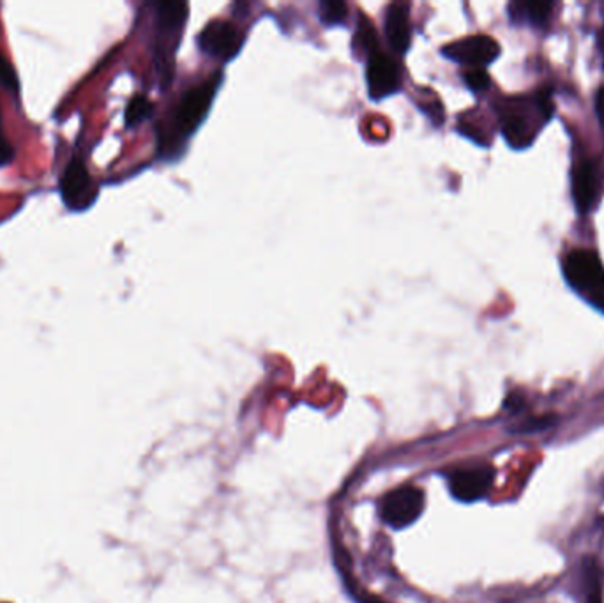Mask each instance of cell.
<instances>
[{"label": "cell", "instance_id": "3", "mask_svg": "<svg viewBox=\"0 0 604 603\" xmlns=\"http://www.w3.org/2000/svg\"><path fill=\"white\" fill-rule=\"evenodd\" d=\"M219 82H221V77H214L209 82L200 84L184 94L175 112L173 138L178 140L196 131V128L207 117V112L212 105V99L216 96Z\"/></svg>", "mask_w": 604, "mask_h": 603}, {"label": "cell", "instance_id": "22", "mask_svg": "<svg viewBox=\"0 0 604 603\" xmlns=\"http://www.w3.org/2000/svg\"><path fill=\"white\" fill-rule=\"evenodd\" d=\"M596 112H598V115L604 124V87H601L596 94Z\"/></svg>", "mask_w": 604, "mask_h": 603}, {"label": "cell", "instance_id": "24", "mask_svg": "<svg viewBox=\"0 0 604 603\" xmlns=\"http://www.w3.org/2000/svg\"><path fill=\"white\" fill-rule=\"evenodd\" d=\"M596 43H598V50H600V54H601V59H603V66H604V27H601V29L598 30V36H596Z\"/></svg>", "mask_w": 604, "mask_h": 603}, {"label": "cell", "instance_id": "11", "mask_svg": "<svg viewBox=\"0 0 604 603\" xmlns=\"http://www.w3.org/2000/svg\"><path fill=\"white\" fill-rule=\"evenodd\" d=\"M598 163L594 160L580 162L573 171V198L576 209L585 214L598 197Z\"/></svg>", "mask_w": 604, "mask_h": 603}, {"label": "cell", "instance_id": "12", "mask_svg": "<svg viewBox=\"0 0 604 603\" xmlns=\"http://www.w3.org/2000/svg\"><path fill=\"white\" fill-rule=\"evenodd\" d=\"M385 36L389 46L403 55L410 46V20H409V5L401 2H394L387 7L385 13Z\"/></svg>", "mask_w": 604, "mask_h": 603}, {"label": "cell", "instance_id": "21", "mask_svg": "<svg viewBox=\"0 0 604 603\" xmlns=\"http://www.w3.org/2000/svg\"><path fill=\"white\" fill-rule=\"evenodd\" d=\"M523 404H525V400H523V395L521 393H511L508 398H506V409H509L511 413H518V411H521L523 409Z\"/></svg>", "mask_w": 604, "mask_h": 603}, {"label": "cell", "instance_id": "10", "mask_svg": "<svg viewBox=\"0 0 604 603\" xmlns=\"http://www.w3.org/2000/svg\"><path fill=\"white\" fill-rule=\"evenodd\" d=\"M366 82H368L369 97L375 101H380L384 97L396 94L401 88V75H400L398 64L391 57L380 52L375 54L368 61Z\"/></svg>", "mask_w": 604, "mask_h": 603}, {"label": "cell", "instance_id": "13", "mask_svg": "<svg viewBox=\"0 0 604 603\" xmlns=\"http://www.w3.org/2000/svg\"><path fill=\"white\" fill-rule=\"evenodd\" d=\"M553 2H542V0H517L511 2L508 11L509 18L515 23H528V25H546L551 11H553Z\"/></svg>", "mask_w": 604, "mask_h": 603}, {"label": "cell", "instance_id": "15", "mask_svg": "<svg viewBox=\"0 0 604 603\" xmlns=\"http://www.w3.org/2000/svg\"><path fill=\"white\" fill-rule=\"evenodd\" d=\"M153 110H154V105L145 96H135L126 108L128 128H135L140 122L147 121L153 115Z\"/></svg>", "mask_w": 604, "mask_h": 603}, {"label": "cell", "instance_id": "17", "mask_svg": "<svg viewBox=\"0 0 604 603\" xmlns=\"http://www.w3.org/2000/svg\"><path fill=\"white\" fill-rule=\"evenodd\" d=\"M557 422V416L553 415H544V416H535L521 422L518 425L511 427L513 433H532V431H541L548 427H551Z\"/></svg>", "mask_w": 604, "mask_h": 603}, {"label": "cell", "instance_id": "19", "mask_svg": "<svg viewBox=\"0 0 604 603\" xmlns=\"http://www.w3.org/2000/svg\"><path fill=\"white\" fill-rule=\"evenodd\" d=\"M0 84L5 87L7 90H12V92H18L20 88V82H18V77L12 70V66L0 55Z\"/></svg>", "mask_w": 604, "mask_h": 603}, {"label": "cell", "instance_id": "7", "mask_svg": "<svg viewBox=\"0 0 604 603\" xmlns=\"http://www.w3.org/2000/svg\"><path fill=\"white\" fill-rule=\"evenodd\" d=\"M442 55L454 63L472 66V70L484 68L497 61L501 55V45L490 36L476 34L449 43L442 48Z\"/></svg>", "mask_w": 604, "mask_h": 603}, {"label": "cell", "instance_id": "14", "mask_svg": "<svg viewBox=\"0 0 604 603\" xmlns=\"http://www.w3.org/2000/svg\"><path fill=\"white\" fill-rule=\"evenodd\" d=\"M352 50L355 59H371L375 54H378V36L373 27V23L366 18L360 16L353 39H352Z\"/></svg>", "mask_w": 604, "mask_h": 603}, {"label": "cell", "instance_id": "23", "mask_svg": "<svg viewBox=\"0 0 604 603\" xmlns=\"http://www.w3.org/2000/svg\"><path fill=\"white\" fill-rule=\"evenodd\" d=\"M587 603H603V595H601V591H600V584H598V582H596L594 590L591 591V595H589V602Z\"/></svg>", "mask_w": 604, "mask_h": 603}, {"label": "cell", "instance_id": "8", "mask_svg": "<svg viewBox=\"0 0 604 603\" xmlns=\"http://www.w3.org/2000/svg\"><path fill=\"white\" fill-rule=\"evenodd\" d=\"M198 46L214 59L232 61L243 48V34L228 21L214 20L200 32Z\"/></svg>", "mask_w": 604, "mask_h": 603}, {"label": "cell", "instance_id": "6", "mask_svg": "<svg viewBox=\"0 0 604 603\" xmlns=\"http://www.w3.org/2000/svg\"><path fill=\"white\" fill-rule=\"evenodd\" d=\"M425 494L418 487H400L389 492L380 507L382 518L394 529H403L421 517Z\"/></svg>", "mask_w": 604, "mask_h": 603}, {"label": "cell", "instance_id": "16", "mask_svg": "<svg viewBox=\"0 0 604 603\" xmlns=\"http://www.w3.org/2000/svg\"><path fill=\"white\" fill-rule=\"evenodd\" d=\"M319 16H320L322 23L327 25V27L342 25V23H345L346 18H348V5L345 2H340V0L320 2Z\"/></svg>", "mask_w": 604, "mask_h": 603}, {"label": "cell", "instance_id": "1", "mask_svg": "<svg viewBox=\"0 0 604 603\" xmlns=\"http://www.w3.org/2000/svg\"><path fill=\"white\" fill-rule=\"evenodd\" d=\"M504 138L509 146L521 149L532 144L539 128L553 115L550 90H541L534 97L506 99L499 110Z\"/></svg>", "mask_w": 604, "mask_h": 603}, {"label": "cell", "instance_id": "2", "mask_svg": "<svg viewBox=\"0 0 604 603\" xmlns=\"http://www.w3.org/2000/svg\"><path fill=\"white\" fill-rule=\"evenodd\" d=\"M567 283L604 314V265L592 250H573L564 259Z\"/></svg>", "mask_w": 604, "mask_h": 603}, {"label": "cell", "instance_id": "18", "mask_svg": "<svg viewBox=\"0 0 604 603\" xmlns=\"http://www.w3.org/2000/svg\"><path fill=\"white\" fill-rule=\"evenodd\" d=\"M463 80H465L468 88L474 90V92H484L492 86V79L483 68H474V70L465 71Z\"/></svg>", "mask_w": 604, "mask_h": 603}, {"label": "cell", "instance_id": "20", "mask_svg": "<svg viewBox=\"0 0 604 603\" xmlns=\"http://www.w3.org/2000/svg\"><path fill=\"white\" fill-rule=\"evenodd\" d=\"M14 158V149L7 142L4 131H2V119H0V167H5L12 162Z\"/></svg>", "mask_w": 604, "mask_h": 603}, {"label": "cell", "instance_id": "9", "mask_svg": "<svg viewBox=\"0 0 604 603\" xmlns=\"http://www.w3.org/2000/svg\"><path fill=\"white\" fill-rule=\"evenodd\" d=\"M61 195L73 211H84L95 200L97 188L82 160H73L61 177Z\"/></svg>", "mask_w": 604, "mask_h": 603}, {"label": "cell", "instance_id": "4", "mask_svg": "<svg viewBox=\"0 0 604 603\" xmlns=\"http://www.w3.org/2000/svg\"><path fill=\"white\" fill-rule=\"evenodd\" d=\"M187 20V5L184 2H163L158 7V63L167 82L172 80L173 50L177 48L175 32H180Z\"/></svg>", "mask_w": 604, "mask_h": 603}, {"label": "cell", "instance_id": "5", "mask_svg": "<svg viewBox=\"0 0 604 603\" xmlns=\"http://www.w3.org/2000/svg\"><path fill=\"white\" fill-rule=\"evenodd\" d=\"M495 480V469L490 464H468L449 473V490L463 503L483 499Z\"/></svg>", "mask_w": 604, "mask_h": 603}]
</instances>
